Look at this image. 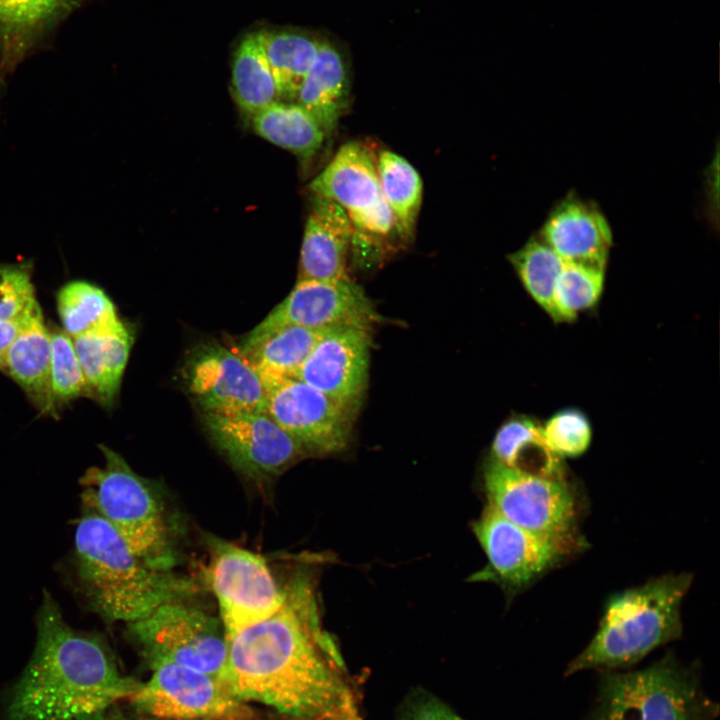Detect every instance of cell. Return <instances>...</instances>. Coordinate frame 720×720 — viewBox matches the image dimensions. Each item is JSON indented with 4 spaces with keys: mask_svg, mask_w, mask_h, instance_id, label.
Listing matches in <instances>:
<instances>
[{
    "mask_svg": "<svg viewBox=\"0 0 720 720\" xmlns=\"http://www.w3.org/2000/svg\"><path fill=\"white\" fill-rule=\"evenodd\" d=\"M227 647L225 683L239 699L291 720H362L308 578H296L281 608L228 637Z\"/></svg>",
    "mask_w": 720,
    "mask_h": 720,
    "instance_id": "1",
    "label": "cell"
},
{
    "mask_svg": "<svg viewBox=\"0 0 720 720\" xmlns=\"http://www.w3.org/2000/svg\"><path fill=\"white\" fill-rule=\"evenodd\" d=\"M34 651L6 704V720H104L139 683L123 675L104 640L72 628L50 592L36 615Z\"/></svg>",
    "mask_w": 720,
    "mask_h": 720,
    "instance_id": "2",
    "label": "cell"
},
{
    "mask_svg": "<svg viewBox=\"0 0 720 720\" xmlns=\"http://www.w3.org/2000/svg\"><path fill=\"white\" fill-rule=\"evenodd\" d=\"M74 562L80 590L103 619L141 620L164 603L185 600L195 584L148 566L98 513L82 506L74 535Z\"/></svg>",
    "mask_w": 720,
    "mask_h": 720,
    "instance_id": "3",
    "label": "cell"
},
{
    "mask_svg": "<svg viewBox=\"0 0 720 720\" xmlns=\"http://www.w3.org/2000/svg\"><path fill=\"white\" fill-rule=\"evenodd\" d=\"M692 580L690 573H670L611 595L595 634L567 664L564 676L630 669L655 649L679 639L681 605Z\"/></svg>",
    "mask_w": 720,
    "mask_h": 720,
    "instance_id": "4",
    "label": "cell"
},
{
    "mask_svg": "<svg viewBox=\"0 0 720 720\" xmlns=\"http://www.w3.org/2000/svg\"><path fill=\"white\" fill-rule=\"evenodd\" d=\"M99 449L103 466L88 468L80 478L82 506L110 523L148 566L172 570L178 558L173 528L159 490L119 453L103 444Z\"/></svg>",
    "mask_w": 720,
    "mask_h": 720,
    "instance_id": "5",
    "label": "cell"
},
{
    "mask_svg": "<svg viewBox=\"0 0 720 720\" xmlns=\"http://www.w3.org/2000/svg\"><path fill=\"white\" fill-rule=\"evenodd\" d=\"M718 715L699 665L669 651L643 668L599 671L582 720H717Z\"/></svg>",
    "mask_w": 720,
    "mask_h": 720,
    "instance_id": "6",
    "label": "cell"
},
{
    "mask_svg": "<svg viewBox=\"0 0 720 720\" xmlns=\"http://www.w3.org/2000/svg\"><path fill=\"white\" fill-rule=\"evenodd\" d=\"M488 505L518 526L570 552L584 547L577 501L563 477L529 473L491 460L484 472Z\"/></svg>",
    "mask_w": 720,
    "mask_h": 720,
    "instance_id": "7",
    "label": "cell"
},
{
    "mask_svg": "<svg viewBox=\"0 0 720 720\" xmlns=\"http://www.w3.org/2000/svg\"><path fill=\"white\" fill-rule=\"evenodd\" d=\"M127 634L150 666L174 663L225 682L228 647L221 621L185 600L164 603L127 623Z\"/></svg>",
    "mask_w": 720,
    "mask_h": 720,
    "instance_id": "8",
    "label": "cell"
},
{
    "mask_svg": "<svg viewBox=\"0 0 720 720\" xmlns=\"http://www.w3.org/2000/svg\"><path fill=\"white\" fill-rule=\"evenodd\" d=\"M150 667V679L128 699L138 714L156 720H259L219 678L174 663Z\"/></svg>",
    "mask_w": 720,
    "mask_h": 720,
    "instance_id": "9",
    "label": "cell"
},
{
    "mask_svg": "<svg viewBox=\"0 0 720 720\" xmlns=\"http://www.w3.org/2000/svg\"><path fill=\"white\" fill-rule=\"evenodd\" d=\"M207 580L226 638L276 613L287 595L263 557L226 541L212 543Z\"/></svg>",
    "mask_w": 720,
    "mask_h": 720,
    "instance_id": "10",
    "label": "cell"
},
{
    "mask_svg": "<svg viewBox=\"0 0 720 720\" xmlns=\"http://www.w3.org/2000/svg\"><path fill=\"white\" fill-rule=\"evenodd\" d=\"M473 531L488 560L478 579L496 582L510 593L528 588L571 553L511 522L490 505L474 522Z\"/></svg>",
    "mask_w": 720,
    "mask_h": 720,
    "instance_id": "11",
    "label": "cell"
},
{
    "mask_svg": "<svg viewBox=\"0 0 720 720\" xmlns=\"http://www.w3.org/2000/svg\"><path fill=\"white\" fill-rule=\"evenodd\" d=\"M209 437L232 466L254 481L279 475L304 449L266 411L203 413Z\"/></svg>",
    "mask_w": 720,
    "mask_h": 720,
    "instance_id": "12",
    "label": "cell"
},
{
    "mask_svg": "<svg viewBox=\"0 0 720 720\" xmlns=\"http://www.w3.org/2000/svg\"><path fill=\"white\" fill-rule=\"evenodd\" d=\"M267 414L306 454L324 455L344 449L352 413L299 378L266 389Z\"/></svg>",
    "mask_w": 720,
    "mask_h": 720,
    "instance_id": "13",
    "label": "cell"
},
{
    "mask_svg": "<svg viewBox=\"0 0 720 720\" xmlns=\"http://www.w3.org/2000/svg\"><path fill=\"white\" fill-rule=\"evenodd\" d=\"M377 320L370 300L351 278L340 281H297L289 295L244 340L259 338L284 326L332 329L371 327Z\"/></svg>",
    "mask_w": 720,
    "mask_h": 720,
    "instance_id": "14",
    "label": "cell"
},
{
    "mask_svg": "<svg viewBox=\"0 0 720 720\" xmlns=\"http://www.w3.org/2000/svg\"><path fill=\"white\" fill-rule=\"evenodd\" d=\"M186 386L203 413L265 411L266 388L253 367L218 343L200 345L188 359Z\"/></svg>",
    "mask_w": 720,
    "mask_h": 720,
    "instance_id": "15",
    "label": "cell"
},
{
    "mask_svg": "<svg viewBox=\"0 0 720 720\" xmlns=\"http://www.w3.org/2000/svg\"><path fill=\"white\" fill-rule=\"evenodd\" d=\"M369 330L360 325L327 330L302 364L297 378L353 413L368 378Z\"/></svg>",
    "mask_w": 720,
    "mask_h": 720,
    "instance_id": "16",
    "label": "cell"
},
{
    "mask_svg": "<svg viewBox=\"0 0 720 720\" xmlns=\"http://www.w3.org/2000/svg\"><path fill=\"white\" fill-rule=\"evenodd\" d=\"M377 151L367 142L343 144L328 165L310 182L309 189L346 212L351 227L369 224L389 210L382 194Z\"/></svg>",
    "mask_w": 720,
    "mask_h": 720,
    "instance_id": "17",
    "label": "cell"
},
{
    "mask_svg": "<svg viewBox=\"0 0 720 720\" xmlns=\"http://www.w3.org/2000/svg\"><path fill=\"white\" fill-rule=\"evenodd\" d=\"M90 0H0V88L56 29Z\"/></svg>",
    "mask_w": 720,
    "mask_h": 720,
    "instance_id": "18",
    "label": "cell"
},
{
    "mask_svg": "<svg viewBox=\"0 0 720 720\" xmlns=\"http://www.w3.org/2000/svg\"><path fill=\"white\" fill-rule=\"evenodd\" d=\"M538 236L566 263L606 268L612 231L592 202L574 195L562 199L551 210Z\"/></svg>",
    "mask_w": 720,
    "mask_h": 720,
    "instance_id": "19",
    "label": "cell"
},
{
    "mask_svg": "<svg viewBox=\"0 0 720 720\" xmlns=\"http://www.w3.org/2000/svg\"><path fill=\"white\" fill-rule=\"evenodd\" d=\"M352 230L344 209L314 196L300 251L297 281L350 279L348 257Z\"/></svg>",
    "mask_w": 720,
    "mask_h": 720,
    "instance_id": "20",
    "label": "cell"
},
{
    "mask_svg": "<svg viewBox=\"0 0 720 720\" xmlns=\"http://www.w3.org/2000/svg\"><path fill=\"white\" fill-rule=\"evenodd\" d=\"M350 90L347 49L339 39L322 33L316 59L294 102L307 110L328 136L348 106Z\"/></svg>",
    "mask_w": 720,
    "mask_h": 720,
    "instance_id": "21",
    "label": "cell"
},
{
    "mask_svg": "<svg viewBox=\"0 0 720 720\" xmlns=\"http://www.w3.org/2000/svg\"><path fill=\"white\" fill-rule=\"evenodd\" d=\"M73 339L88 394L103 405L111 404L118 393L132 345L129 329L119 321L112 327Z\"/></svg>",
    "mask_w": 720,
    "mask_h": 720,
    "instance_id": "22",
    "label": "cell"
},
{
    "mask_svg": "<svg viewBox=\"0 0 720 720\" xmlns=\"http://www.w3.org/2000/svg\"><path fill=\"white\" fill-rule=\"evenodd\" d=\"M327 330L284 326L253 340L243 339L237 352L253 367L267 389L297 378L302 364Z\"/></svg>",
    "mask_w": 720,
    "mask_h": 720,
    "instance_id": "23",
    "label": "cell"
},
{
    "mask_svg": "<svg viewBox=\"0 0 720 720\" xmlns=\"http://www.w3.org/2000/svg\"><path fill=\"white\" fill-rule=\"evenodd\" d=\"M3 367L21 386L35 407L53 414L56 402L52 390L51 346L41 309L4 353Z\"/></svg>",
    "mask_w": 720,
    "mask_h": 720,
    "instance_id": "24",
    "label": "cell"
},
{
    "mask_svg": "<svg viewBox=\"0 0 720 720\" xmlns=\"http://www.w3.org/2000/svg\"><path fill=\"white\" fill-rule=\"evenodd\" d=\"M321 34L299 27L260 31L262 48L274 75L281 101H295L298 90L316 59Z\"/></svg>",
    "mask_w": 720,
    "mask_h": 720,
    "instance_id": "25",
    "label": "cell"
},
{
    "mask_svg": "<svg viewBox=\"0 0 720 720\" xmlns=\"http://www.w3.org/2000/svg\"><path fill=\"white\" fill-rule=\"evenodd\" d=\"M492 460L529 473L563 477L561 458L546 445L541 426L526 416H515L497 430Z\"/></svg>",
    "mask_w": 720,
    "mask_h": 720,
    "instance_id": "26",
    "label": "cell"
},
{
    "mask_svg": "<svg viewBox=\"0 0 720 720\" xmlns=\"http://www.w3.org/2000/svg\"><path fill=\"white\" fill-rule=\"evenodd\" d=\"M231 88L236 103L250 117L281 101L260 31L245 34L237 44L232 58Z\"/></svg>",
    "mask_w": 720,
    "mask_h": 720,
    "instance_id": "27",
    "label": "cell"
},
{
    "mask_svg": "<svg viewBox=\"0 0 720 720\" xmlns=\"http://www.w3.org/2000/svg\"><path fill=\"white\" fill-rule=\"evenodd\" d=\"M251 120L259 136L303 160L312 158L327 137L317 120L295 102L273 103Z\"/></svg>",
    "mask_w": 720,
    "mask_h": 720,
    "instance_id": "28",
    "label": "cell"
},
{
    "mask_svg": "<svg viewBox=\"0 0 720 720\" xmlns=\"http://www.w3.org/2000/svg\"><path fill=\"white\" fill-rule=\"evenodd\" d=\"M377 172L403 247L414 238L423 183L418 171L402 156L389 151L377 152Z\"/></svg>",
    "mask_w": 720,
    "mask_h": 720,
    "instance_id": "29",
    "label": "cell"
},
{
    "mask_svg": "<svg viewBox=\"0 0 720 720\" xmlns=\"http://www.w3.org/2000/svg\"><path fill=\"white\" fill-rule=\"evenodd\" d=\"M57 308L64 330L72 338L120 321L105 292L86 281L65 284L58 292Z\"/></svg>",
    "mask_w": 720,
    "mask_h": 720,
    "instance_id": "30",
    "label": "cell"
},
{
    "mask_svg": "<svg viewBox=\"0 0 720 720\" xmlns=\"http://www.w3.org/2000/svg\"><path fill=\"white\" fill-rule=\"evenodd\" d=\"M508 260L529 295L549 314L555 284L565 262L539 236L530 238L508 255Z\"/></svg>",
    "mask_w": 720,
    "mask_h": 720,
    "instance_id": "31",
    "label": "cell"
},
{
    "mask_svg": "<svg viewBox=\"0 0 720 720\" xmlns=\"http://www.w3.org/2000/svg\"><path fill=\"white\" fill-rule=\"evenodd\" d=\"M605 269L564 263L556 281L549 315L556 322L574 320L594 306L602 293Z\"/></svg>",
    "mask_w": 720,
    "mask_h": 720,
    "instance_id": "32",
    "label": "cell"
},
{
    "mask_svg": "<svg viewBox=\"0 0 720 720\" xmlns=\"http://www.w3.org/2000/svg\"><path fill=\"white\" fill-rule=\"evenodd\" d=\"M51 377L55 402L72 400L88 394L87 384L71 337L54 330L49 334Z\"/></svg>",
    "mask_w": 720,
    "mask_h": 720,
    "instance_id": "33",
    "label": "cell"
},
{
    "mask_svg": "<svg viewBox=\"0 0 720 720\" xmlns=\"http://www.w3.org/2000/svg\"><path fill=\"white\" fill-rule=\"evenodd\" d=\"M548 448L559 458L578 457L586 452L592 440L588 418L577 409H564L541 426Z\"/></svg>",
    "mask_w": 720,
    "mask_h": 720,
    "instance_id": "34",
    "label": "cell"
},
{
    "mask_svg": "<svg viewBox=\"0 0 720 720\" xmlns=\"http://www.w3.org/2000/svg\"><path fill=\"white\" fill-rule=\"evenodd\" d=\"M33 300L30 264H9L0 282V323L21 313Z\"/></svg>",
    "mask_w": 720,
    "mask_h": 720,
    "instance_id": "35",
    "label": "cell"
},
{
    "mask_svg": "<svg viewBox=\"0 0 720 720\" xmlns=\"http://www.w3.org/2000/svg\"><path fill=\"white\" fill-rule=\"evenodd\" d=\"M402 720H464L449 706L432 696H424L407 708Z\"/></svg>",
    "mask_w": 720,
    "mask_h": 720,
    "instance_id": "36",
    "label": "cell"
},
{
    "mask_svg": "<svg viewBox=\"0 0 720 720\" xmlns=\"http://www.w3.org/2000/svg\"><path fill=\"white\" fill-rule=\"evenodd\" d=\"M40 310L38 302L33 300L21 313L0 323V354L4 353L17 338L20 332Z\"/></svg>",
    "mask_w": 720,
    "mask_h": 720,
    "instance_id": "37",
    "label": "cell"
},
{
    "mask_svg": "<svg viewBox=\"0 0 720 720\" xmlns=\"http://www.w3.org/2000/svg\"><path fill=\"white\" fill-rule=\"evenodd\" d=\"M104 720H156L153 718H149L146 716H143L141 714L134 715V714H128L126 712H123L118 709H110L107 715L105 716Z\"/></svg>",
    "mask_w": 720,
    "mask_h": 720,
    "instance_id": "38",
    "label": "cell"
},
{
    "mask_svg": "<svg viewBox=\"0 0 720 720\" xmlns=\"http://www.w3.org/2000/svg\"><path fill=\"white\" fill-rule=\"evenodd\" d=\"M8 267H9V264H0V282L5 277Z\"/></svg>",
    "mask_w": 720,
    "mask_h": 720,
    "instance_id": "39",
    "label": "cell"
},
{
    "mask_svg": "<svg viewBox=\"0 0 720 720\" xmlns=\"http://www.w3.org/2000/svg\"><path fill=\"white\" fill-rule=\"evenodd\" d=\"M4 357L0 354V367H3Z\"/></svg>",
    "mask_w": 720,
    "mask_h": 720,
    "instance_id": "40",
    "label": "cell"
}]
</instances>
